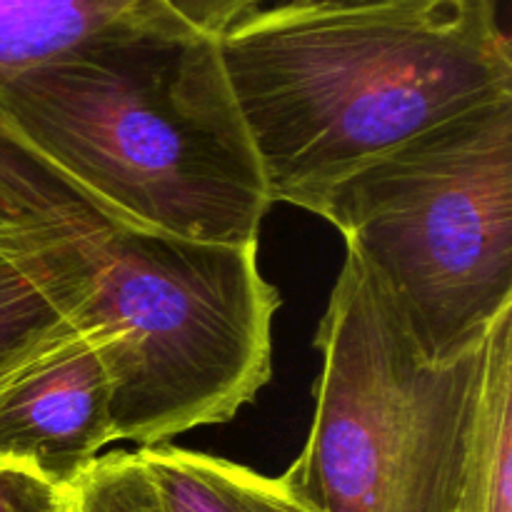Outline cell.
I'll return each mask as SVG.
<instances>
[{
    "label": "cell",
    "instance_id": "9c48e42d",
    "mask_svg": "<svg viewBox=\"0 0 512 512\" xmlns=\"http://www.w3.org/2000/svg\"><path fill=\"white\" fill-rule=\"evenodd\" d=\"M168 512H320L285 475L263 473L178 445L135 450Z\"/></svg>",
    "mask_w": 512,
    "mask_h": 512
},
{
    "label": "cell",
    "instance_id": "4fadbf2b",
    "mask_svg": "<svg viewBox=\"0 0 512 512\" xmlns=\"http://www.w3.org/2000/svg\"><path fill=\"white\" fill-rule=\"evenodd\" d=\"M0 512H70L68 488L20 465L0 463Z\"/></svg>",
    "mask_w": 512,
    "mask_h": 512
},
{
    "label": "cell",
    "instance_id": "ba28073f",
    "mask_svg": "<svg viewBox=\"0 0 512 512\" xmlns=\"http://www.w3.org/2000/svg\"><path fill=\"white\" fill-rule=\"evenodd\" d=\"M113 225L0 115V248L28 250L90 240Z\"/></svg>",
    "mask_w": 512,
    "mask_h": 512
},
{
    "label": "cell",
    "instance_id": "3957f363",
    "mask_svg": "<svg viewBox=\"0 0 512 512\" xmlns=\"http://www.w3.org/2000/svg\"><path fill=\"white\" fill-rule=\"evenodd\" d=\"M278 308L258 243L100 233L73 323L103 360L115 443L155 448L233 420L270 383Z\"/></svg>",
    "mask_w": 512,
    "mask_h": 512
},
{
    "label": "cell",
    "instance_id": "5bb4252c",
    "mask_svg": "<svg viewBox=\"0 0 512 512\" xmlns=\"http://www.w3.org/2000/svg\"><path fill=\"white\" fill-rule=\"evenodd\" d=\"M408 3V0H268L265 5H290V8H368V5Z\"/></svg>",
    "mask_w": 512,
    "mask_h": 512
},
{
    "label": "cell",
    "instance_id": "5b68a950",
    "mask_svg": "<svg viewBox=\"0 0 512 512\" xmlns=\"http://www.w3.org/2000/svg\"><path fill=\"white\" fill-rule=\"evenodd\" d=\"M485 343L425 358L345 248L315 335L308 440L285 478L320 512H468Z\"/></svg>",
    "mask_w": 512,
    "mask_h": 512
},
{
    "label": "cell",
    "instance_id": "277c9868",
    "mask_svg": "<svg viewBox=\"0 0 512 512\" xmlns=\"http://www.w3.org/2000/svg\"><path fill=\"white\" fill-rule=\"evenodd\" d=\"M315 215L340 230L425 358L470 350L512 308V95L348 175Z\"/></svg>",
    "mask_w": 512,
    "mask_h": 512
},
{
    "label": "cell",
    "instance_id": "9a60e30c",
    "mask_svg": "<svg viewBox=\"0 0 512 512\" xmlns=\"http://www.w3.org/2000/svg\"><path fill=\"white\" fill-rule=\"evenodd\" d=\"M5 250H8V248H5Z\"/></svg>",
    "mask_w": 512,
    "mask_h": 512
},
{
    "label": "cell",
    "instance_id": "6da1fadb",
    "mask_svg": "<svg viewBox=\"0 0 512 512\" xmlns=\"http://www.w3.org/2000/svg\"><path fill=\"white\" fill-rule=\"evenodd\" d=\"M0 115L115 225L258 243L273 208L218 40L155 3L0 85Z\"/></svg>",
    "mask_w": 512,
    "mask_h": 512
},
{
    "label": "cell",
    "instance_id": "8992f818",
    "mask_svg": "<svg viewBox=\"0 0 512 512\" xmlns=\"http://www.w3.org/2000/svg\"><path fill=\"white\" fill-rule=\"evenodd\" d=\"M110 443L108 375L73 323L0 383V463L70 488Z\"/></svg>",
    "mask_w": 512,
    "mask_h": 512
},
{
    "label": "cell",
    "instance_id": "8fae6325",
    "mask_svg": "<svg viewBox=\"0 0 512 512\" xmlns=\"http://www.w3.org/2000/svg\"><path fill=\"white\" fill-rule=\"evenodd\" d=\"M70 512H168L138 453L100 455L68 488Z\"/></svg>",
    "mask_w": 512,
    "mask_h": 512
},
{
    "label": "cell",
    "instance_id": "52a82bcc",
    "mask_svg": "<svg viewBox=\"0 0 512 512\" xmlns=\"http://www.w3.org/2000/svg\"><path fill=\"white\" fill-rule=\"evenodd\" d=\"M95 240L98 235L28 250L0 248V383L73 328L90 288Z\"/></svg>",
    "mask_w": 512,
    "mask_h": 512
},
{
    "label": "cell",
    "instance_id": "7c38bea8",
    "mask_svg": "<svg viewBox=\"0 0 512 512\" xmlns=\"http://www.w3.org/2000/svg\"><path fill=\"white\" fill-rule=\"evenodd\" d=\"M153 3L190 33L220 40L240 20L265 8L268 0H153Z\"/></svg>",
    "mask_w": 512,
    "mask_h": 512
},
{
    "label": "cell",
    "instance_id": "30bf717a",
    "mask_svg": "<svg viewBox=\"0 0 512 512\" xmlns=\"http://www.w3.org/2000/svg\"><path fill=\"white\" fill-rule=\"evenodd\" d=\"M153 0H0V85Z\"/></svg>",
    "mask_w": 512,
    "mask_h": 512
},
{
    "label": "cell",
    "instance_id": "7a4b0ae2",
    "mask_svg": "<svg viewBox=\"0 0 512 512\" xmlns=\"http://www.w3.org/2000/svg\"><path fill=\"white\" fill-rule=\"evenodd\" d=\"M218 50L270 203L308 213L425 130L512 95L500 0L265 5Z\"/></svg>",
    "mask_w": 512,
    "mask_h": 512
}]
</instances>
